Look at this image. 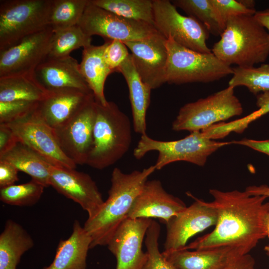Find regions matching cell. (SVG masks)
<instances>
[{"label":"cell","mask_w":269,"mask_h":269,"mask_svg":"<svg viewBox=\"0 0 269 269\" xmlns=\"http://www.w3.org/2000/svg\"><path fill=\"white\" fill-rule=\"evenodd\" d=\"M212 204L218 212L214 229L186 245V250H200L221 247L244 248L249 252L265 238V218L269 212L266 196H252L245 190H209Z\"/></svg>","instance_id":"1"},{"label":"cell","mask_w":269,"mask_h":269,"mask_svg":"<svg viewBox=\"0 0 269 269\" xmlns=\"http://www.w3.org/2000/svg\"><path fill=\"white\" fill-rule=\"evenodd\" d=\"M155 170L154 165L129 173L117 167L113 169L108 199L95 215L88 218L83 226L92 239L91 249L107 245L117 229L128 218L135 199Z\"/></svg>","instance_id":"2"},{"label":"cell","mask_w":269,"mask_h":269,"mask_svg":"<svg viewBox=\"0 0 269 269\" xmlns=\"http://www.w3.org/2000/svg\"><path fill=\"white\" fill-rule=\"evenodd\" d=\"M212 52L231 66L250 67L264 63L269 55V34L254 15L229 17Z\"/></svg>","instance_id":"3"},{"label":"cell","mask_w":269,"mask_h":269,"mask_svg":"<svg viewBox=\"0 0 269 269\" xmlns=\"http://www.w3.org/2000/svg\"><path fill=\"white\" fill-rule=\"evenodd\" d=\"M132 141L128 116L113 102L96 101L93 142L86 164L100 170L112 165L128 151Z\"/></svg>","instance_id":"4"},{"label":"cell","mask_w":269,"mask_h":269,"mask_svg":"<svg viewBox=\"0 0 269 269\" xmlns=\"http://www.w3.org/2000/svg\"><path fill=\"white\" fill-rule=\"evenodd\" d=\"M168 62L166 83H210L233 74V68L212 52L203 53L186 48L171 37L166 39Z\"/></svg>","instance_id":"5"},{"label":"cell","mask_w":269,"mask_h":269,"mask_svg":"<svg viewBox=\"0 0 269 269\" xmlns=\"http://www.w3.org/2000/svg\"><path fill=\"white\" fill-rule=\"evenodd\" d=\"M230 144L231 141L221 142L211 139L202 131L191 132L183 138L172 141L154 139L146 134L141 135L133 155L136 159H140L150 151H157L158 154L154 164L156 170L180 161L203 166L210 155Z\"/></svg>","instance_id":"6"},{"label":"cell","mask_w":269,"mask_h":269,"mask_svg":"<svg viewBox=\"0 0 269 269\" xmlns=\"http://www.w3.org/2000/svg\"><path fill=\"white\" fill-rule=\"evenodd\" d=\"M52 0H0V51L48 25Z\"/></svg>","instance_id":"7"},{"label":"cell","mask_w":269,"mask_h":269,"mask_svg":"<svg viewBox=\"0 0 269 269\" xmlns=\"http://www.w3.org/2000/svg\"><path fill=\"white\" fill-rule=\"evenodd\" d=\"M234 88L228 86L207 97L184 105L173 122L174 131H202L211 126L241 115L242 105Z\"/></svg>","instance_id":"8"},{"label":"cell","mask_w":269,"mask_h":269,"mask_svg":"<svg viewBox=\"0 0 269 269\" xmlns=\"http://www.w3.org/2000/svg\"><path fill=\"white\" fill-rule=\"evenodd\" d=\"M153 10L154 26L166 39L195 51L212 52L206 43L210 33L207 28L194 18L180 14L171 1L153 0Z\"/></svg>","instance_id":"9"},{"label":"cell","mask_w":269,"mask_h":269,"mask_svg":"<svg viewBox=\"0 0 269 269\" xmlns=\"http://www.w3.org/2000/svg\"><path fill=\"white\" fill-rule=\"evenodd\" d=\"M78 25L88 36L123 42L143 39L158 32L151 24L117 15L94 5L91 0Z\"/></svg>","instance_id":"10"},{"label":"cell","mask_w":269,"mask_h":269,"mask_svg":"<svg viewBox=\"0 0 269 269\" xmlns=\"http://www.w3.org/2000/svg\"><path fill=\"white\" fill-rule=\"evenodd\" d=\"M187 194L194 200V202L165 223L164 252L184 249L190 238L215 226L217 222L218 212L211 202L197 198L191 193Z\"/></svg>","instance_id":"11"},{"label":"cell","mask_w":269,"mask_h":269,"mask_svg":"<svg viewBox=\"0 0 269 269\" xmlns=\"http://www.w3.org/2000/svg\"><path fill=\"white\" fill-rule=\"evenodd\" d=\"M53 31L48 26L0 51V77L31 76L48 54Z\"/></svg>","instance_id":"12"},{"label":"cell","mask_w":269,"mask_h":269,"mask_svg":"<svg viewBox=\"0 0 269 269\" xmlns=\"http://www.w3.org/2000/svg\"><path fill=\"white\" fill-rule=\"evenodd\" d=\"M36 110L22 120L6 125L11 128L19 142L31 148L52 165L75 169L77 164L61 149L53 129L45 123Z\"/></svg>","instance_id":"13"},{"label":"cell","mask_w":269,"mask_h":269,"mask_svg":"<svg viewBox=\"0 0 269 269\" xmlns=\"http://www.w3.org/2000/svg\"><path fill=\"white\" fill-rule=\"evenodd\" d=\"M95 116L94 97L67 122L53 130L61 149L77 165L86 163L92 145Z\"/></svg>","instance_id":"14"},{"label":"cell","mask_w":269,"mask_h":269,"mask_svg":"<svg viewBox=\"0 0 269 269\" xmlns=\"http://www.w3.org/2000/svg\"><path fill=\"white\" fill-rule=\"evenodd\" d=\"M166 39L158 31L143 39L123 42L131 52L139 76L151 90L166 83Z\"/></svg>","instance_id":"15"},{"label":"cell","mask_w":269,"mask_h":269,"mask_svg":"<svg viewBox=\"0 0 269 269\" xmlns=\"http://www.w3.org/2000/svg\"><path fill=\"white\" fill-rule=\"evenodd\" d=\"M151 219L127 218L117 229L107 246L116 257V269H141L147 258L142 244Z\"/></svg>","instance_id":"16"},{"label":"cell","mask_w":269,"mask_h":269,"mask_svg":"<svg viewBox=\"0 0 269 269\" xmlns=\"http://www.w3.org/2000/svg\"><path fill=\"white\" fill-rule=\"evenodd\" d=\"M49 182L58 193L79 204L88 218L95 215L104 203L96 183L87 173L51 165Z\"/></svg>","instance_id":"17"},{"label":"cell","mask_w":269,"mask_h":269,"mask_svg":"<svg viewBox=\"0 0 269 269\" xmlns=\"http://www.w3.org/2000/svg\"><path fill=\"white\" fill-rule=\"evenodd\" d=\"M186 207L183 201L165 190L159 180H147L135 199L128 218H155L165 224Z\"/></svg>","instance_id":"18"},{"label":"cell","mask_w":269,"mask_h":269,"mask_svg":"<svg viewBox=\"0 0 269 269\" xmlns=\"http://www.w3.org/2000/svg\"><path fill=\"white\" fill-rule=\"evenodd\" d=\"M32 77L48 92L77 89L92 93L81 73L79 63L70 55L47 57L36 68Z\"/></svg>","instance_id":"19"},{"label":"cell","mask_w":269,"mask_h":269,"mask_svg":"<svg viewBox=\"0 0 269 269\" xmlns=\"http://www.w3.org/2000/svg\"><path fill=\"white\" fill-rule=\"evenodd\" d=\"M94 97L93 93L77 89L52 91L38 103L36 111L45 123L55 130L67 122Z\"/></svg>","instance_id":"20"},{"label":"cell","mask_w":269,"mask_h":269,"mask_svg":"<svg viewBox=\"0 0 269 269\" xmlns=\"http://www.w3.org/2000/svg\"><path fill=\"white\" fill-rule=\"evenodd\" d=\"M249 253L242 248L221 247L193 251L182 249L162 254L176 269H219Z\"/></svg>","instance_id":"21"},{"label":"cell","mask_w":269,"mask_h":269,"mask_svg":"<svg viewBox=\"0 0 269 269\" xmlns=\"http://www.w3.org/2000/svg\"><path fill=\"white\" fill-rule=\"evenodd\" d=\"M117 72L123 75L128 85L134 130L141 135L146 134V116L150 103L151 89L139 76L131 53L118 68Z\"/></svg>","instance_id":"22"},{"label":"cell","mask_w":269,"mask_h":269,"mask_svg":"<svg viewBox=\"0 0 269 269\" xmlns=\"http://www.w3.org/2000/svg\"><path fill=\"white\" fill-rule=\"evenodd\" d=\"M92 239L84 227L75 220L73 231L58 245L52 263L43 269H86V259Z\"/></svg>","instance_id":"23"},{"label":"cell","mask_w":269,"mask_h":269,"mask_svg":"<svg viewBox=\"0 0 269 269\" xmlns=\"http://www.w3.org/2000/svg\"><path fill=\"white\" fill-rule=\"evenodd\" d=\"M107 44L99 46L90 45L82 51L79 63L81 73L92 92L95 101L102 105L108 103L104 95V86L107 77L113 72L107 65L104 53Z\"/></svg>","instance_id":"24"},{"label":"cell","mask_w":269,"mask_h":269,"mask_svg":"<svg viewBox=\"0 0 269 269\" xmlns=\"http://www.w3.org/2000/svg\"><path fill=\"white\" fill-rule=\"evenodd\" d=\"M0 160L10 163L44 187L50 186V168L52 165L23 143L18 141L10 149L0 155Z\"/></svg>","instance_id":"25"},{"label":"cell","mask_w":269,"mask_h":269,"mask_svg":"<svg viewBox=\"0 0 269 269\" xmlns=\"http://www.w3.org/2000/svg\"><path fill=\"white\" fill-rule=\"evenodd\" d=\"M33 246L32 238L20 225L7 220L0 235V269H16L22 255Z\"/></svg>","instance_id":"26"},{"label":"cell","mask_w":269,"mask_h":269,"mask_svg":"<svg viewBox=\"0 0 269 269\" xmlns=\"http://www.w3.org/2000/svg\"><path fill=\"white\" fill-rule=\"evenodd\" d=\"M31 76L0 77V102L25 101L39 103L49 95Z\"/></svg>","instance_id":"27"},{"label":"cell","mask_w":269,"mask_h":269,"mask_svg":"<svg viewBox=\"0 0 269 269\" xmlns=\"http://www.w3.org/2000/svg\"><path fill=\"white\" fill-rule=\"evenodd\" d=\"M95 5L125 18L154 26L153 0H91Z\"/></svg>","instance_id":"28"},{"label":"cell","mask_w":269,"mask_h":269,"mask_svg":"<svg viewBox=\"0 0 269 269\" xmlns=\"http://www.w3.org/2000/svg\"><path fill=\"white\" fill-rule=\"evenodd\" d=\"M171 2L182 9L188 16L202 23L210 33L220 36L225 24L220 17L210 0H174Z\"/></svg>","instance_id":"29"},{"label":"cell","mask_w":269,"mask_h":269,"mask_svg":"<svg viewBox=\"0 0 269 269\" xmlns=\"http://www.w3.org/2000/svg\"><path fill=\"white\" fill-rule=\"evenodd\" d=\"M88 2L89 0H52L49 26L55 31L78 25Z\"/></svg>","instance_id":"30"},{"label":"cell","mask_w":269,"mask_h":269,"mask_svg":"<svg viewBox=\"0 0 269 269\" xmlns=\"http://www.w3.org/2000/svg\"><path fill=\"white\" fill-rule=\"evenodd\" d=\"M91 36L86 34L78 25L53 31L47 57L69 56L72 51L91 45Z\"/></svg>","instance_id":"31"},{"label":"cell","mask_w":269,"mask_h":269,"mask_svg":"<svg viewBox=\"0 0 269 269\" xmlns=\"http://www.w3.org/2000/svg\"><path fill=\"white\" fill-rule=\"evenodd\" d=\"M229 80L228 86L234 88L244 86L256 96L269 92V64H262L259 67H236Z\"/></svg>","instance_id":"32"},{"label":"cell","mask_w":269,"mask_h":269,"mask_svg":"<svg viewBox=\"0 0 269 269\" xmlns=\"http://www.w3.org/2000/svg\"><path fill=\"white\" fill-rule=\"evenodd\" d=\"M44 188L31 179L25 183L0 188V199L3 203L10 205L32 206L39 201Z\"/></svg>","instance_id":"33"},{"label":"cell","mask_w":269,"mask_h":269,"mask_svg":"<svg viewBox=\"0 0 269 269\" xmlns=\"http://www.w3.org/2000/svg\"><path fill=\"white\" fill-rule=\"evenodd\" d=\"M258 110L246 117L228 123L220 122L213 127V132L218 138H222L232 132L242 133L253 121L269 113V92L257 95Z\"/></svg>","instance_id":"34"},{"label":"cell","mask_w":269,"mask_h":269,"mask_svg":"<svg viewBox=\"0 0 269 269\" xmlns=\"http://www.w3.org/2000/svg\"><path fill=\"white\" fill-rule=\"evenodd\" d=\"M160 232L159 224L152 220L145 234L147 258L141 269H176L160 252L158 246Z\"/></svg>","instance_id":"35"},{"label":"cell","mask_w":269,"mask_h":269,"mask_svg":"<svg viewBox=\"0 0 269 269\" xmlns=\"http://www.w3.org/2000/svg\"><path fill=\"white\" fill-rule=\"evenodd\" d=\"M38 104L25 101L0 102V124H8L28 117L35 111Z\"/></svg>","instance_id":"36"},{"label":"cell","mask_w":269,"mask_h":269,"mask_svg":"<svg viewBox=\"0 0 269 269\" xmlns=\"http://www.w3.org/2000/svg\"><path fill=\"white\" fill-rule=\"evenodd\" d=\"M106 40L107 44L104 53V60L112 72H117L118 68L130 55L129 49L120 40Z\"/></svg>","instance_id":"37"},{"label":"cell","mask_w":269,"mask_h":269,"mask_svg":"<svg viewBox=\"0 0 269 269\" xmlns=\"http://www.w3.org/2000/svg\"><path fill=\"white\" fill-rule=\"evenodd\" d=\"M222 20L225 24L228 19L233 16L244 14L254 15L256 10L246 8L239 0H210Z\"/></svg>","instance_id":"38"},{"label":"cell","mask_w":269,"mask_h":269,"mask_svg":"<svg viewBox=\"0 0 269 269\" xmlns=\"http://www.w3.org/2000/svg\"><path fill=\"white\" fill-rule=\"evenodd\" d=\"M18 170L10 163L0 160V187L14 184L18 180Z\"/></svg>","instance_id":"39"},{"label":"cell","mask_w":269,"mask_h":269,"mask_svg":"<svg viewBox=\"0 0 269 269\" xmlns=\"http://www.w3.org/2000/svg\"><path fill=\"white\" fill-rule=\"evenodd\" d=\"M18 141L16 136L8 125L0 124V155L10 149Z\"/></svg>","instance_id":"40"},{"label":"cell","mask_w":269,"mask_h":269,"mask_svg":"<svg viewBox=\"0 0 269 269\" xmlns=\"http://www.w3.org/2000/svg\"><path fill=\"white\" fill-rule=\"evenodd\" d=\"M255 261L249 254L241 256L219 269H256Z\"/></svg>","instance_id":"41"},{"label":"cell","mask_w":269,"mask_h":269,"mask_svg":"<svg viewBox=\"0 0 269 269\" xmlns=\"http://www.w3.org/2000/svg\"><path fill=\"white\" fill-rule=\"evenodd\" d=\"M231 144H237L249 147L255 150L269 156V139L255 140L244 138L240 140L231 141Z\"/></svg>","instance_id":"42"},{"label":"cell","mask_w":269,"mask_h":269,"mask_svg":"<svg viewBox=\"0 0 269 269\" xmlns=\"http://www.w3.org/2000/svg\"><path fill=\"white\" fill-rule=\"evenodd\" d=\"M245 191L252 196H266L269 197V186L267 185L249 186L246 187Z\"/></svg>","instance_id":"43"},{"label":"cell","mask_w":269,"mask_h":269,"mask_svg":"<svg viewBox=\"0 0 269 269\" xmlns=\"http://www.w3.org/2000/svg\"><path fill=\"white\" fill-rule=\"evenodd\" d=\"M254 16L269 34V8L257 11Z\"/></svg>","instance_id":"44"},{"label":"cell","mask_w":269,"mask_h":269,"mask_svg":"<svg viewBox=\"0 0 269 269\" xmlns=\"http://www.w3.org/2000/svg\"><path fill=\"white\" fill-rule=\"evenodd\" d=\"M239 1L247 8L256 10L255 5L256 2L253 0H239Z\"/></svg>","instance_id":"45"},{"label":"cell","mask_w":269,"mask_h":269,"mask_svg":"<svg viewBox=\"0 0 269 269\" xmlns=\"http://www.w3.org/2000/svg\"><path fill=\"white\" fill-rule=\"evenodd\" d=\"M265 223L267 232V235L269 238V212L266 215Z\"/></svg>","instance_id":"46"},{"label":"cell","mask_w":269,"mask_h":269,"mask_svg":"<svg viewBox=\"0 0 269 269\" xmlns=\"http://www.w3.org/2000/svg\"><path fill=\"white\" fill-rule=\"evenodd\" d=\"M264 250L266 254L269 256V245L265 246Z\"/></svg>","instance_id":"47"}]
</instances>
